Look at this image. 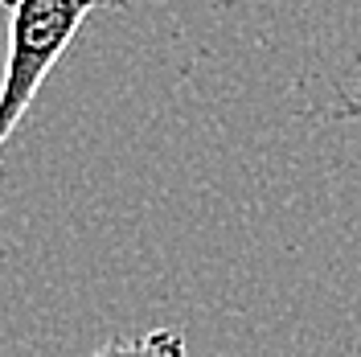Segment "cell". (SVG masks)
Returning a JSON list of instances; mask_svg holds the SVG:
<instances>
[{
	"mask_svg": "<svg viewBox=\"0 0 361 357\" xmlns=\"http://www.w3.org/2000/svg\"><path fill=\"white\" fill-rule=\"evenodd\" d=\"M128 0H17L8 13V58L0 78V148L21 128L58 58L70 49L87 17L123 8Z\"/></svg>",
	"mask_w": 361,
	"mask_h": 357,
	"instance_id": "obj_1",
	"label": "cell"
},
{
	"mask_svg": "<svg viewBox=\"0 0 361 357\" xmlns=\"http://www.w3.org/2000/svg\"><path fill=\"white\" fill-rule=\"evenodd\" d=\"M90 357H189V349L177 329H152L144 337H111Z\"/></svg>",
	"mask_w": 361,
	"mask_h": 357,
	"instance_id": "obj_2",
	"label": "cell"
},
{
	"mask_svg": "<svg viewBox=\"0 0 361 357\" xmlns=\"http://www.w3.org/2000/svg\"><path fill=\"white\" fill-rule=\"evenodd\" d=\"M0 4H4V8H8V13H13V4H17V0H0Z\"/></svg>",
	"mask_w": 361,
	"mask_h": 357,
	"instance_id": "obj_3",
	"label": "cell"
}]
</instances>
